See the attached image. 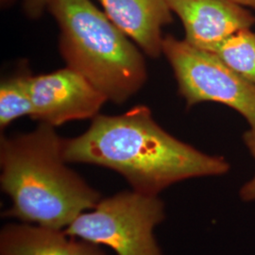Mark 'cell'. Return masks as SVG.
<instances>
[{
  "mask_svg": "<svg viewBox=\"0 0 255 255\" xmlns=\"http://www.w3.org/2000/svg\"><path fill=\"white\" fill-rule=\"evenodd\" d=\"M63 153L67 163L118 172L131 190L146 196H159L177 182L230 170L224 157L206 154L167 132L145 105L119 116L98 115L85 132L64 139Z\"/></svg>",
  "mask_w": 255,
  "mask_h": 255,
  "instance_id": "cell-1",
  "label": "cell"
},
{
  "mask_svg": "<svg viewBox=\"0 0 255 255\" xmlns=\"http://www.w3.org/2000/svg\"><path fill=\"white\" fill-rule=\"evenodd\" d=\"M64 138L45 123L0 139L1 189L10 200L3 217L64 230L101 201L100 192L67 166Z\"/></svg>",
  "mask_w": 255,
  "mask_h": 255,
  "instance_id": "cell-2",
  "label": "cell"
},
{
  "mask_svg": "<svg viewBox=\"0 0 255 255\" xmlns=\"http://www.w3.org/2000/svg\"><path fill=\"white\" fill-rule=\"evenodd\" d=\"M47 9L60 27L59 48L67 67L108 101L122 104L146 84V61L136 44L91 0H50Z\"/></svg>",
  "mask_w": 255,
  "mask_h": 255,
  "instance_id": "cell-3",
  "label": "cell"
},
{
  "mask_svg": "<svg viewBox=\"0 0 255 255\" xmlns=\"http://www.w3.org/2000/svg\"><path fill=\"white\" fill-rule=\"evenodd\" d=\"M164 219V203L159 196L122 191L102 198L64 231L70 237L110 247L117 255H163L154 229Z\"/></svg>",
  "mask_w": 255,
  "mask_h": 255,
  "instance_id": "cell-4",
  "label": "cell"
},
{
  "mask_svg": "<svg viewBox=\"0 0 255 255\" xmlns=\"http://www.w3.org/2000/svg\"><path fill=\"white\" fill-rule=\"evenodd\" d=\"M163 54L188 109L202 102L221 103L237 111L255 129L254 83L231 69L217 55L172 35L164 37Z\"/></svg>",
  "mask_w": 255,
  "mask_h": 255,
  "instance_id": "cell-5",
  "label": "cell"
},
{
  "mask_svg": "<svg viewBox=\"0 0 255 255\" xmlns=\"http://www.w3.org/2000/svg\"><path fill=\"white\" fill-rule=\"evenodd\" d=\"M32 103L30 118L53 127L74 120L94 119L106 97L82 75L65 67L28 77Z\"/></svg>",
  "mask_w": 255,
  "mask_h": 255,
  "instance_id": "cell-6",
  "label": "cell"
},
{
  "mask_svg": "<svg viewBox=\"0 0 255 255\" xmlns=\"http://www.w3.org/2000/svg\"><path fill=\"white\" fill-rule=\"evenodd\" d=\"M181 19L184 40L199 49L214 53L229 37L252 28L255 15L232 0H166Z\"/></svg>",
  "mask_w": 255,
  "mask_h": 255,
  "instance_id": "cell-7",
  "label": "cell"
},
{
  "mask_svg": "<svg viewBox=\"0 0 255 255\" xmlns=\"http://www.w3.org/2000/svg\"><path fill=\"white\" fill-rule=\"evenodd\" d=\"M110 20L148 57L163 54V27L173 22L166 0H100Z\"/></svg>",
  "mask_w": 255,
  "mask_h": 255,
  "instance_id": "cell-8",
  "label": "cell"
},
{
  "mask_svg": "<svg viewBox=\"0 0 255 255\" xmlns=\"http://www.w3.org/2000/svg\"><path fill=\"white\" fill-rule=\"evenodd\" d=\"M75 238L64 230L11 223L0 232V255H105L98 245Z\"/></svg>",
  "mask_w": 255,
  "mask_h": 255,
  "instance_id": "cell-9",
  "label": "cell"
},
{
  "mask_svg": "<svg viewBox=\"0 0 255 255\" xmlns=\"http://www.w3.org/2000/svg\"><path fill=\"white\" fill-rule=\"evenodd\" d=\"M214 54L235 72L255 85V31L252 28L229 37Z\"/></svg>",
  "mask_w": 255,
  "mask_h": 255,
  "instance_id": "cell-10",
  "label": "cell"
},
{
  "mask_svg": "<svg viewBox=\"0 0 255 255\" xmlns=\"http://www.w3.org/2000/svg\"><path fill=\"white\" fill-rule=\"evenodd\" d=\"M27 72L13 75L1 82L0 85V128L8 127L14 120L31 116L32 103L28 89Z\"/></svg>",
  "mask_w": 255,
  "mask_h": 255,
  "instance_id": "cell-11",
  "label": "cell"
},
{
  "mask_svg": "<svg viewBox=\"0 0 255 255\" xmlns=\"http://www.w3.org/2000/svg\"><path fill=\"white\" fill-rule=\"evenodd\" d=\"M243 141L246 145L248 150L255 161V129L250 128L243 134ZM240 199L246 202L255 201V176L240 188L239 191Z\"/></svg>",
  "mask_w": 255,
  "mask_h": 255,
  "instance_id": "cell-12",
  "label": "cell"
},
{
  "mask_svg": "<svg viewBox=\"0 0 255 255\" xmlns=\"http://www.w3.org/2000/svg\"><path fill=\"white\" fill-rule=\"evenodd\" d=\"M50 0H24V9L28 17L39 18L47 9Z\"/></svg>",
  "mask_w": 255,
  "mask_h": 255,
  "instance_id": "cell-13",
  "label": "cell"
},
{
  "mask_svg": "<svg viewBox=\"0 0 255 255\" xmlns=\"http://www.w3.org/2000/svg\"><path fill=\"white\" fill-rule=\"evenodd\" d=\"M234 2H237L238 4L255 10V0H232Z\"/></svg>",
  "mask_w": 255,
  "mask_h": 255,
  "instance_id": "cell-14",
  "label": "cell"
},
{
  "mask_svg": "<svg viewBox=\"0 0 255 255\" xmlns=\"http://www.w3.org/2000/svg\"><path fill=\"white\" fill-rule=\"evenodd\" d=\"M13 0H1V4L2 5H7V4H9L10 2H12Z\"/></svg>",
  "mask_w": 255,
  "mask_h": 255,
  "instance_id": "cell-15",
  "label": "cell"
}]
</instances>
